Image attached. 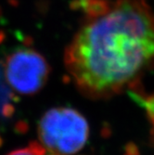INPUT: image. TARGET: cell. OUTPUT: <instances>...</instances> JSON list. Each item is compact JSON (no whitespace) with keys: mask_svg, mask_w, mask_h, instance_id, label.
I'll use <instances>...</instances> for the list:
<instances>
[{"mask_svg":"<svg viewBox=\"0 0 154 155\" xmlns=\"http://www.w3.org/2000/svg\"><path fill=\"white\" fill-rule=\"evenodd\" d=\"M1 68L0 66V119H6L10 117L14 111L12 103L13 95L5 80Z\"/></svg>","mask_w":154,"mask_h":155,"instance_id":"obj_4","label":"cell"},{"mask_svg":"<svg viewBox=\"0 0 154 155\" xmlns=\"http://www.w3.org/2000/svg\"><path fill=\"white\" fill-rule=\"evenodd\" d=\"M149 120L152 124V137H153V142H154V117H150Z\"/></svg>","mask_w":154,"mask_h":155,"instance_id":"obj_6","label":"cell"},{"mask_svg":"<svg viewBox=\"0 0 154 155\" xmlns=\"http://www.w3.org/2000/svg\"><path fill=\"white\" fill-rule=\"evenodd\" d=\"M88 137L87 119L73 108H52L38 124V142L46 155H74L85 147Z\"/></svg>","mask_w":154,"mask_h":155,"instance_id":"obj_2","label":"cell"},{"mask_svg":"<svg viewBox=\"0 0 154 155\" xmlns=\"http://www.w3.org/2000/svg\"><path fill=\"white\" fill-rule=\"evenodd\" d=\"M84 21L64 65L87 97L104 100L135 87L154 68V10L148 0H76Z\"/></svg>","mask_w":154,"mask_h":155,"instance_id":"obj_1","label":"cell"},{"mask_svg":"<svg viewBox=\"0 0 154 155\" xmlns=\"http://www.w3.org/2000/svg\"><path fill=\"white\" fill-rule=\"evenodd\" d=\"M7 155H46V151L39 142L34 141L26 148L12 150Z\"/></svg>","mask_w":154,"mask_h":155,"instance_id":"obj_5","label":"cell"},{"mask_svg":"<svg viewBox=\"0 0 154 155\" xmlns=\"http://www.w3.org/2000/svg\"><path fill=\"white\" fill-rule=\"evenodd\" d=\"M2 143H3V140H2V137H0V147H1Z\"/></svg>","mask_w":154,"mask_h":155,"instance_id":"obj_7","label":"cell"},{"mask_svg":"<svg viewBox=\"0 0 154 155\" xmlns=\"http://www.w3.org/2000/svg\"><path fill=\"white\" fill-rule=\"evenodd\" d=\"M3 74L11 90L34 95L45 87L49 77V64L45 57L31 48H20L7 56Z\"/></svg>","mask_w":154,"mask_h":155,"instance_id":"obj_3","label":"cell"}]
</instances>
